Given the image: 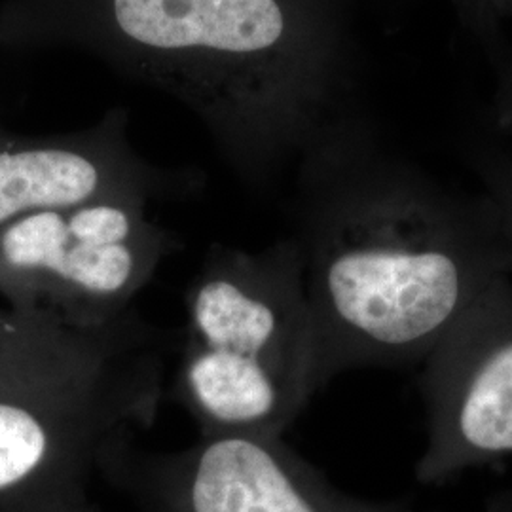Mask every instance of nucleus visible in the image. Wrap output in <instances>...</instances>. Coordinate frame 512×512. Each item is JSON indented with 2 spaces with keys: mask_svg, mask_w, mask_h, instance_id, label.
<instances>
[{
  "mask_svg": "<svg viewBox=\"0 0 512 512\" xmlns=\"http://www.w3.org/2000/svg\"><path fill=\"white\" fill-rule=\"evenodd\" d=\"M164 378V336L129 311L0 382V512L86 503L93 475L152 425Z\"/></svg>",
  "mask_w": 512,
  "mask_h": 512,
  "instance_id": "nucleus-4",
  "label": "nucleus"
},
{
  "mask_svg": "<svg viewBox=\"0 0 512 512\" xmlns=\"http://www.w3.org/2000/svg\"><path fill=\"white\" fill-rule=\"evenodd\" d=\"M425 486L512 458V279L495 283L420 363Z\"/></svg>",
  "mask_w": 512,
  "mask_h": 512,
  "instance_id": "nucleus-7",
  "label": "nucleus"
},
{
  "mask_svg": "<svg viewBox=\"0 0 512 512\" xmlns=\"http://www.w3.org/2000/svg\"><path fill=\"white\" fill-rule=\"evenodd\" d=\"M112 109L92 128L35 143L0 141V228L27 215L97 200L150 203L192 188L188 173L150 164Z\"/></svg>",
  "mask_w": 512,
  "mask_h": 512,
  "instance_id": "nucleus-8",
  "label": "nucleus"
},
{
  "mask_svg": "<svg viewBox=\"0 0 512 512\" xmlns=\"http://www.w3.org/2000/svg\"><path fill=\"white\" fill-rule=\"evenodd\" d=\"M59 512H101L97 507H93L90 501H86V503H82V505H76V507H71V509H63V511Z\"/></svg>",
  "mask_w": 512,
  "mask_h": 512,
  "instance_id": "nucleus-12",
  "label": "nucleus"
},
{
  "mask_svg": "<svg viewBox=\"0 0 512 512\" xmlns=\"http://www.w3.org/2000/svg\"><path fill=\"white\" fill-rule=\"evenodd\" d=\"M76 334L78 330L65 329L10 308L0 310V382L42 365Z\"/></svg>",
  "mask_w": 512,
  "mask_h": 512,
  "instance_id": "nucleus-9",
  "label": "nucleus"
},
{
  "mask_svg": "<svg viewBox=\"0 0 512 512\" xmlns=\"http://www.w3.org/2000/svg\"><path fill=\"white\" fill-rule=\"evenodd\" d=\"M482 512H512V486L501 488L490 495L484 503Z\"/></svg>",
  "mask_w": 512,
  "mask_h": 512,
  "instance_id": "nucleus-11",
  "label": "nucleus"
},
{
  "mask_svg": "<svg viewBox=\"0 0 512 512\" xmlns=\"http://www.w3.org/2000/svg\"><path fill=\"white\" fill-rule=\"evenodd\" d=\"M50 31L179 99L262 183L349 128L336 0H48Z\"/></svg>",
  "mask_w": 512,
  "mask_h": 512,
  "instance_id": "nucleus-2",
  "label": "nucleus"
},
{
  "mask_svg": "<svg viewBox=\"0 0 512 512\" xmlns=\"http://www.w3.org/2000/svg\"><path fill=\"white\" fill-rule=\"evenodd\" d=\"M179 239L148 205L97 200L0 228V296L10 310L88 332L118 323Z\"/></svg>",
  "mask_w": 512,
  "mask_h": 512,
  "instance_id": "nucleus-5",
  "label": "nucleus"
},
{
  "mask_svg": "<svg viewBox=\"0 0 512 512\" xmlns=\"http://www.w3.org/2000/svg\"><path fill=\"white\" fill-rule=\"evenodd\" d=\"M488 200L494 203L499 217L512 238V164H490L486 167Z\"/></svg>",
  "mask_w": 512,
  "mask_h": 512,
  "instance_id": "nucleus-10",
  "label": "nucleus"
},
{
  "mask_svg": "<svg viewBox=\"0 0 512 512\" xmlns=\"http://www.w3.org/2000/svg\"><path fill=\"white\" fill-rule=\"evenodd\" d=\"M283 437L200 435L177 452H143L128 442L101 475L139 512H440L348 494Z\"/></svg>",
  "mask_w": 512,
  "mask_h": 512,
  "instance_id": "nucleus-6",
  "label": "nucleus"
},
{
  "mask_svg": "<svg viewBox=\"0 0 512 512\" xmlns=\"http://www.w3.org/2000/svg\"><path fill=\"white\" fill-rule=\"evenodd\" d=\"M321 385L418 365L476 300L512 279L494 203L471 202L372 147L355 126L298 164L293 236Z\"/></svg>",
  "mask_w": 512,
  "mask_h": 512,
  "instance_id": "nucleus-1",
  "label": "nucleus"
},
{
  "mask_svg": "<svg viewBox=\"0 0 512 512\" xmlns=\"http://www.w3.org/2000/svg\"><path fill=\"white\" fill-rule=\"evenodd\" d=\"M173 391L200 435H285L323 389L302 256L213 245L184 298Z\"/></svg>",
  "mask_w": 512,
  "mask_h": 512,
  "instance_id": "nucleus-3",
  "label": "nucleus"
}]
</instances>
